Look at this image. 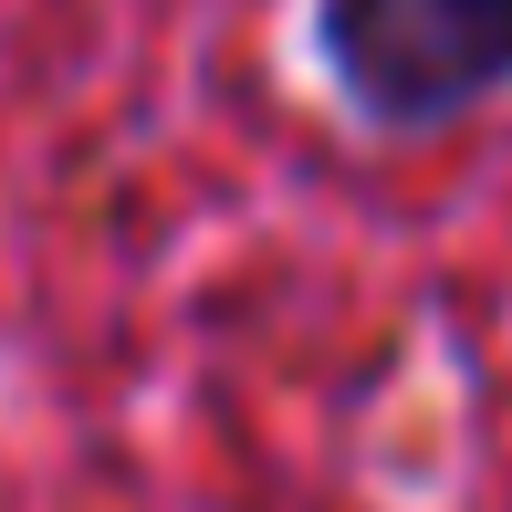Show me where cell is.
<instances>
[{"label":"cell","instance_id":"1","mask_svg":"<svg viewBox=\"0 0 512 512\" xmlns=\"http://www.w3.org/2000/svg\"><path fill=\"white\" fill-rule=\"evenodd\" d=\"M324 63L377 126H439L512 84V0H324Z\"/></svg>","mask_w":512,"mask_h":512}]
</instances>
